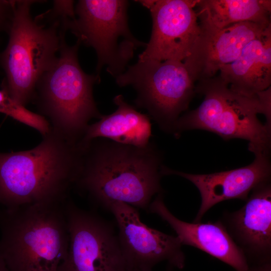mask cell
Segmentation results:
<instances>
[{
	"label": "cell",
	"instance_id": "6da1fadb",
	"mask_svg": "<svg viewBox=\"0 0 271 271\" xmlns=\"http://www.w3.org/2000/svg\"><path fill=\"white\" fill-rule=\"evenodd\" d=\"M81 149L75 185L107 209L117 202L146 209L154 195L163 193V156L151 142L139 148L95 139Z\"/></svg>",
	"mask_w": 271,
	"mask_h": 271
},
{
	"label": "cell",
	"instance_id": "7a4b0ae2",
	"mask_svg": "<svg viewBox=\"0 0 271 271\" xmlns=\"http://www.w3.org/2000/svg\"><path fill=\"white\" fill-rule=\"evenodd\" d=\"M32 149L0 153V204L64 202L79 176L81 150L50 127Z\"/></svg>",
	"mask_w": 271,
	"mask_h": 271
},
{
	"label": "cell",
	"instance_id": "3957f363",
	"mask_svg": "<svg viewBox=\"0 0 271 271\" xmlns=\"http://www.w3.org/2000/svg\"><path fill=\"white\" fill-rule=\"evenodd\" d=\"M66 201L0 210V258L8 271H58L69 243Z\"/></svg>",
	"mask_w": 271,
	"mask_h": 271
},
{
	"label": "cell",
	"instance_id": "277c9868",
	"mask_svg": "<svg viewBox=\"0 0 271 271\" xmlns=\"http://www.w3.org/2000/svg\"><path fill=\"white\" fill-rule=\"evenodd\" d=\"M195 92L204 96L198 107L180 116L173 133L202 129L224 140L249 142L254 154H269L271 145L270 87L253 96L232 90L218 76L198 81Z\"/></svg>",
	"mask_w": 271,
	"mask_h": 271
},
{
	"label": "cell",
	"instance_id": "5b68a950",
	"mask_svg": "<svg viewBox=\"0 0 271 271\" xmlns=\"http://www.w3.org/2000/svg\"><path fill=\"white\" fill-rule=\"evenodd\" d=\"M59 56L38 81L33 100L50 127L66 140L78 144L93 118L100 119L93 95V85L100 81L95 74L81 68L78 58L80 43L69 45L65 31L60 30Z\"/></svg>",
	"mask_w": 271,
	"mask_h": 271
},
{
	"label": "cell",
	"instance_id": "8992f818",
	"mask_svg": "<svg viewBox=\"0 0 271 271\" xmlns=\"http://www.w3.org/2000/svg\"><path fill=\"white\" fill-rule=\"evenodd\" d=\"M37 2L15 1L9 41L0 54L6 76L2 85L24 106L33 100L38 81L55 61L60 47L59 23L46 27L32 17L31 8Z\"/></svg>",
	"mask_w": 271,
	"mask_h": 271
},
{
	"label": "cell",
	"instance_id": "52a82bcc",
	"mask_svg": "<svg viewBox=\"0 0 271 271\" xmlns=\"http://www.w3.org/2000/svg\"><path fill=\"white\" fill-rule=\"evenodd\" d=\"M128 6L124 0H80L75 6L76 17L60 23L61 28L70 30L80 45L95 50L99 77L104 66L114 78L123 73L136 50L147 45L129 28Z\"/></svg>",
	"mask_w": 271,
	"mask_h": 271
},
{
	"label": "cell",
	"instance_id": "ba28073f",
	"mask_svg": "<svg viewBox=\"0 0 271 271\" xmlns=\"http://www.w3.org/2000/svg\"><path fill=\"white\" fill-rule=\"evenodd\" d=\"M115 79L120 87L132 86L137 93L136 106L146 109L162 130L170 133L187 109L196 82L186 63L173 60L138 61Z\"/></svg>",
	"mask_w": 271,
	"mask_h": 271
},
{
	"label": "cell",
	"instance_id": "9c48e42d",
	"mask_svg": "<svg viewBox=\"0 0 271 271\" xmlns=\"http://www.w3.org/2000/svg\"><path fill=\"white\" fill-rule=\"evenodd\" d=\"M69 243L58 271H128L117 235L98 216L65 203Z\"/></svg>",
	"mask_w": 271,
	"mask_h": 271
},
{
	"label": "cell",
	"instance_id": "30bf717a",
	"mask_svg": "<svg viewBox=\"0 0 271 271\" xmlns=\"http://www.w3.org/2000/svg\"><path fill=\"white\" fill-rule=\"evenodd\" d=\"M197 1H137L149 10L152 19L150 39L138 61H184L191 55L201 34Z\"/></svg>",
	"mask_w": 271,
	"mask_h": 271
},
{
	"label": "cell",
	"instance_id": "8fae6325",
	"mask_svg": "<svg viewBox=\"0 0 271 271\" xmlns=\"http://www.w3.org/2000/svg\"><path fill=\"white\" fill-rule=\"evenodd\" d=\"M108 209L117 224V237L128 271H152L163 261L173 267L184 268L186 256L177 236L149 227L142 221L136 208L126 203L115 202Z\"/></svg>",
	"mask_w": 271,
	"mask_h": 271
},
{
	"label": "cell",
	"instance_id": "7c38bea8",
	"mask_svg": "<svg viewBox=\"0 0 271 271\" xmlns=\"http://www.w3.org/2000/svg\"><path fill=\"white\" fill-rule=\"evenodd\" d=\"M250 164L239 168L208 174L187 173L161 167L163 176L177 175L186 179L198 189L201 204L194 223L201 222L205 213L215 205L223 201L239 199L246 201L249 194L259 185L270 181L269 154H254Z\"/></svg>",
	"mask_w": 271,
	"mask_h": 271
},
{
	"label": "cell",
	"instance_id": "4fadbf2b",
	"mask_svg": "<svg viewBox=\"0 0 271 271\" xmlns=\"http://www.w3.org/2000/svg\"><path fill=\"white\" fill-rule=\"evenodd\" d=\"M220 220L248 265L271 260L270 181L255 187L243 207L225 211Z\"/></svg>",
	"mask_w": 271,
	"mask_h": 271
},
{
	"label": "cell",
	"instance_id": "5bb4252c",
	"mask_svg": "<svg viewBox=\"0 0 271 271\" xmlns=\"http://www.w3.org/2000/svg\"><path fill=\"white\" fill-rule=\"evenodd\" d=\"M270 26L251 22L238 23L222 29L200 26L201 34L193 53L183 62L196 81L212 78L222 66L236 59L248 43Z\"/></svg>",
	"mask_w": 271,
	"mask_h": 271
},
{
	"label": "cell",
	"instance_id": "9a60e30c",
	"mask_svg": "<svg viewBox=\"0 0 271 271\" xmlns=\"http://www.w3.org/2000/svg\"><path fill=\"white\" fill-rule=\"evenodd\" d=\"M149 209L171 226L182 245L200 249L230 265L235 271H248V264L245 255L220 220L205 223L183 221L167 208L163 193L158 194L151 202Z\"/></svg>",
	"mask_w": 271,
	"mask_h": 271
},
{
	"label": "cell",
	"instance_id": "2e32d148",
	"mask_svg": "<svg viewBox=\"0 0 271 271\" xmlns=\"http://www.w3.org/2000/svg\"><path fill=\"white\" fill-rule=\"evenodd\" d=\"M219 71L223 81L243 95L253 96L270 87L271 26L248 43L236 59Z\"/></svg>",
	"mask_w": 271,
	"mask_h": 271
},
{
	"label": "cell",
	"instance_id": "e0dca14e",
	"mask_svg": "<svg viewBox=\"0 0 271 271\" xmlns=\"http://www.w3.org/2000/svg\"><path fill=\"white\" fill-rule=\"evenodd\" d=\"M116 110L108 115H102L99 120L89 124L77 144L82 147L95 139L139 148L147 146L152 137V124L149 116L137 111L127 103L122 95L113 98Z\"/></svg>",
	"mask_w": 271,
	"mask_h": 271
},
{
	"label": "cell",
	"instance_id": "ac0fdd59",
	"mask_svg": "<svg viewBox=\"0 0 271 271\" xmlns=\"http://www.w3.org/2000/svg\"><path fill=\"white\" fill-rule=\"evenodd\" d=\"M196 6L203 27L222 29L244 22L271 24L268 0H197Z\"/></svg>",
	"mask_w": 271,
	"mask_h": 271
},
{
	"label": "cell",
	"instance_id": "d6986e66",
	"mask_svg": "<svg viewBox=\"0 0 271 271\" xmlns=\"http://www.w3.org/2000/svg\"><path fill=\"white\" fill-rule=\"evenodd\" d=\"M51 17L54 21L76 17L74 1H54L53 8L51 11Z\"/></svg>",
	"mask_w": 271,
	"mask_h": 271
},
{
	"label": "cell",
	"instance_id": "ffe728a7",
	"mask_svg": "<svg viewBox=\"0 0 271 271\" xmlns=\"http://www.w3.org/2000/svg\"><path fill=\"white\" fill-rule=\"evenodd\" d=\"M15 1L0 0V33H8L14 14Z\"/></svg>",
	"mask_w": 271,
	"mask_h": 271
},
{
	"label": "cell",
	"instance_id": "44dd1931",
	"mask_svg": "<svg viewBox=\"0 0 271 271\" xmlns=\"http://www.w3.org/2000/svg\"><path fill=\"white\" fill-rule=\"evenodd\" d=\"M17 103L10 96L7 89L2 85L0 89V112L10 116Z\"/></svg>",
	"mask_w": 271,
	"mask_h": 271
},
{
	"label": "cell",
	"instance_id": "7402d4cb",
	"mask_svg": "<svg viewBox=\"0 0 271 271\" xmlns=\"http://www.w3.org/2000/svg\"><path fill=\"white\" fill-rule=\"evenodd\" d=\"M248 271H271V260L249 264Z\"/></svg>",
	"mask_w": 271,
	"mask_h": 271
},
{
	"label": "cell",
	"instance_id": "603a6c76",
	"mask_svg": "<svg viewBox=\"0 0 271 271\" xmlns=\"http://www.w3.org/2000/svg\"><path fill=\"white\" fill-rule=\"evenodd\" d=\"M0 271H8L3 260L0 258Z\"/></svg>",
	"mask_w": 271,
	"mask_h": 271
},
{
	"label": "cell",
	"instance_id": "cb8c5ba5",
	"mask_svg": "<svg viewBox=\"0 0 271 271\" xmlns=\"http://www.w3.org/2000/svg\"><path fill=\"white\" fill-rule=\"evenodd\" d=\"M173 268L174 267H173L172 266L169 265L166 271H173ZM130 271H140V270H130Z\"/></svg>",
	"mask_w": 271,
	"mask_h": 271
}]
</instances>
